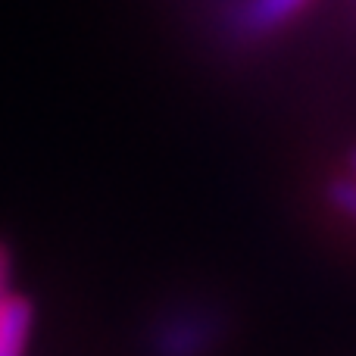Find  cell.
I'll return each instance as SVG.
<instances>
[{
    "label": "cell",
    "instance_id": "1",
    "mask_svg": "<svg viewBox=\"0 0 356 356\" xmlns=\"http://www.w3.org/2000/svg\"><path fill=\"white\" fill-rule=\"evenodd\" d=\"M309 3L313 0H247L238 13V25L244 35L263 38L291 25Z\"/></svg>",
    "mask_w": 356,
    "mask_h": 356
},
{
    "label": "cell",
    "instance_id": "2",
    "mask_svg": "<svg viewBox=\"0 0 356 356\" xmlns=\"http://www.w3.org/2000/svg\"><path fill=\"white\" fill-rule=\"evenodd\" d=\"M35 325V307L29 297L10 294L0 303V356H25Z\"/></svg>",
    "mask_w": 356,
    "mask_h": 356
},
{
    "label": "cell",
    "instance_id": "3",
    "mask_svg": "<svg viewBox=\"0 0 356 356\" xmlns=\"http://www.w3.org/2000/svg\"><path fill=\"white\" fill-rule=\"evenodd\" d=\"M325 197L338 213H344L347 219L356 222V178H334V181H328Z\"/></svg>",
    "mask_w": 356,
    "mask_h": 356
},
{
    "label": "cell",
    "instance_id": "4",
    "mask_svg": "<svg viewBox=\"0 0 356 356\" xmlns=\"http://www.w3.org/2000/svg\"><path fill=\"white\" fill-rule=\"evenodd\" d=\"M10 284H13V253H10V247L0 241V303L13 294Z\"/></svg>",
    "mask_w": 356,
    "mask_h": 356
},
{
    "label": "cell",
    "instance_id": "5",
    "mask_svg": "<svg viewBox=\"0 0 356 356\" xmlns=\"http://www.w3.org/2000/svg\"><path fill=\"white\" fill-rule=\"evenodd\" d=\"M350 172H353V178H356V147L350 150Z\"/></svg>",
    "mask_w": 356,
    "mask_h": 356
}]
</instances>
